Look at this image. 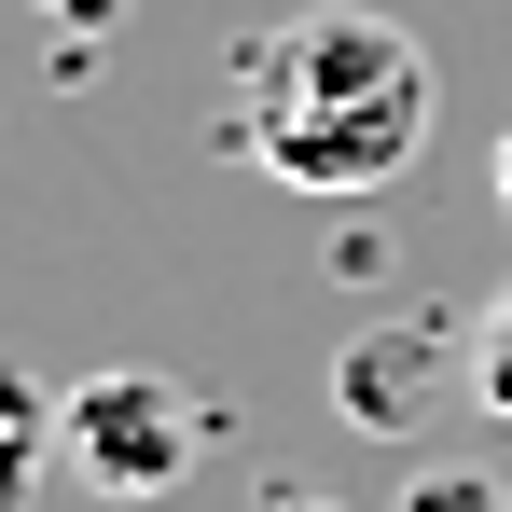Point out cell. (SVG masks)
<instances>
[{"mask_svg":"<svg viewBox=\"0 0 512 512\" xmlns=\"http://www.w3.org/2000/svg\"><path fill=\"white\" fill-rule=\"evenodd\" d=\"M236 153L277 194H388L429 153V42L360 0L277 14L236 56Z\"/></svg>","mask_w":512,"mask_h":512,"instance_id":"1","label":"cell"},{"mask_svg":"<svg viewBox=\"0 0 512 512\" xmlns=\"http://www.w3.org/2000/svg\"><path fill=\"white\" fill-rule=\"evenodd\" d=\"M56 443H70V471H84L97 499H167L180 471H194V402H180L153 360H97L84 388L56 402Z\"/></svg>","mask_w":512,"mask_h":512,"instance_id":"2","label":"cell"},{"mask_svg":"<svg viewBox=\"0 0 512 512\" xmlns=\"http://www.w3.org/2000/svg\"><path fill=\"white\" fill-rule=\"evenodd\" d=\"M416 333H360L333 360V416H360V429H416Z\"/></svg>","mask_w":512,"mask_h":512,"instance_id":"3","label":"cell"},{"mask_svg":"<svg viewBox=\"0 0 512 512\" xmlns=\"http://www.w3.org/2000/svg\"><path fill=\"white\" fill-rule=\"evenodd\" d=\"M42 443H56L42 388H28V374H0V512H28V471H42Z\"/></svg>","mask_w":512,"mask_h":512,"instance_id":"4","label":"cell"},{"mask_svg":"<svg viewBox=\"0 0 512 512\" xmlns=\"http://www.w3.org/2000/svg\"><path fill=\"white\" fill-rule=\"evenodd\" d=\"M402 512H499V485H485V471H457V457H429Z\"/></svg>","mask_w":512,"mask_h":512,"instance_id":"5","label":"cell"},{"mask_svg":"<svg viewBox=\"0 0 512 512\" xmlns=\"http://www.w3.org/2000/svg\"><path fill=\"white\" fill-rule=\"evenodd\" d=\"M471 388H485V402H499V416H512V291H499V319L471 333Z\"/></svg>","mask_w":512,"mask_h":512,"instance_id":"6","label":"cell"},{"mask_svg":"<svg viewBox=\"0 0 512 512\" xmlns=\"http://www.w3.org/2000/svg\"><path fill=\"white\" fill-rule=\"evenodd\" d=\"M263 512H333V499H319V485H263Z\"/></svg>","mask_w":512,"mask_h":512,"instance_id":"7","label":"cell"},{"mask_svg":"<svg viewBox=\"0 0 512 512\" xmlns=\"http://www.w3.org/2000/svg\"><path fill=\"white\" fill-rule=\"evenodd\" d=\"M499 208H512V139H499Z\"/></svg>","mask_w":512,"mask_h":512,"instance_id":"8","label":"cell"}]
</instances>
